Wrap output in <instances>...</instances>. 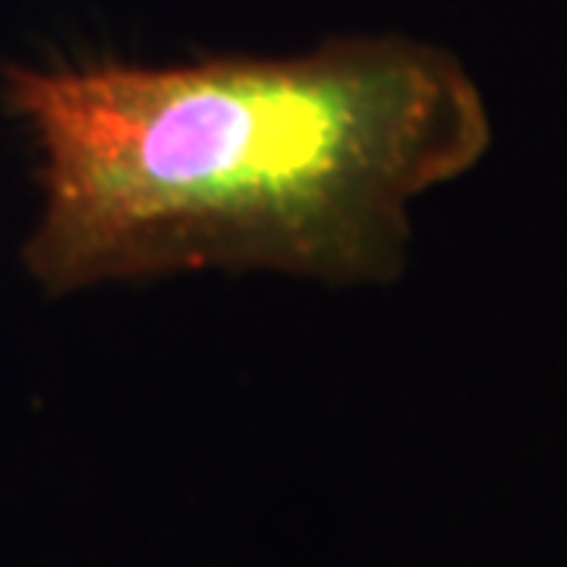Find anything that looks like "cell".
Wrapping results in <instances>:
<instances>
[{
	"instance_id": "1",
	"label": "cell",
	"mask_w": 567,
	"mask_h": 567,
	"mask_svg": "<svg viewBox=\"0 0 567 567\" xmlns=\"http://www.w3.org/2000/svg\"><path fill=\"white\" fill-rule=\"evenodd\" d=\"M41 152L22 249L48 293L196 268L388 284L410 203L466 174L492 126L442 48L401 35L186 66H7Z\"/></svg>"
}]
</instances>
